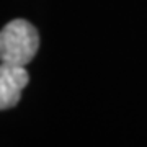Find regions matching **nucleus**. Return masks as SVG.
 Listing matches in <instances>:
<instances>
[{
	"label": "nucleus",
	"instance_id": "nucleus-1",
	"mask_svg": "<svg viewBox=\"0 0 147 147\" xmlns=\"http://www.w3.org/2000/svg\"><path fill=\"white\" fill-rule=\"evenodd\" d=\"M39 34L30 21L18 18L7 23L0 33V59L2 64L26 65L36 56Z\"/></svg>",
	"mask_w": 147,
	"mask_h": 147
},
{
	"label": "nucleus",
	"instance_id": "nucleus-2",
	"mask_svg": "<svg viewBox=\"0 0 147 147\" xmlns=\"http://www.w3.org/2000/svg\"><path fill=\"white\" fill-rule=\"evenodd\" d=\"M30 82L26 69L23 65H0V110H8L20 101L21 90Z\"/></svg>",
	"mask_w": 147,
	"mask_h": 147
}]
</instances>
